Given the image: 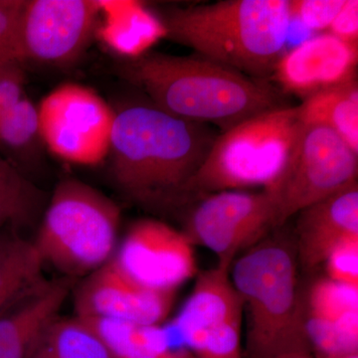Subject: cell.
Masks as SVG:
<instances>
[{
  "mask_svg": "<svg viewBox=\"0 0 358 358\" xmlns=\"http://www.w3.org/2000/svg\"><path fill=\"white\" fill-rule=\"evenodd\" d=\"M324 264L329 279L358 288V234L343 238L331 250Z\"/></svg>",
  "mask_w": 358,
  "mask_h": 358,
  "instance_id": "obj_25",
  "label": "cell"
},
{
  "mask_svg": "<svg viewBox=\"0 0 358 358\" xmlns=\"http://www.w3.org/2000/svg\"><path fill=\"white\" fill-rule=\"evenodd\" d=\"M35 199L34 188L14 167L0 179V228L24 219L32 210Z\"/></svg>",
  "mask_w": 358,
  "mask_h": 358,
  "instance_id": "obj_24",
  "label": "cell"
},
{
  "mask_svg": "<svg viewBox=\"0 0 358 358\" xmlns=\"http://www.w3.org/2000/svg\"><path fill=\"white\" fill-rule=\"evenodd\" d=\"M24 88L22 64L15 61L0 64V112L20 101Z\"/></svg>",
  "mask_w": 358,
  "mask_h": 358,
  "instance_id": "obj_28",
  "label": "cell"
},
{
  "mask_svg": "<svg viewBox=\"0 0 358 358\" xmlns=\"http://www.w3.org/2000/svg\"><path fill=\"white\" fill-rule=\"evenodd\" d=\"M93 0H25L21 17L22 61L66 65L86 50L98 28Z\"/></svg>",
  "mask_w": 358,
  "mask_h": 358,
  "instance_id": "obj_10",
  "label": "cell"
},
{
  "mask_svg": "<svg viewBox=\"0 0 358 358\" xmlns=\"http://www.w3.org/2000/svg\"><path fill=\"white\" fill-rule=\"evenodd\" d=\"M358 155L326 127L303 124L272 187L280 226L294 214L357 181Z\"/></svg>",
  "mask_w": 358,
  "mask_h": 358,
  "instance_id": "obj_7",
  "label": "cell"
},
{
  "mask_svg": "<svg viewBox=\"0 0 358 358\" xmlns=\"http://www.w3.org/2000/svg\"><path fill=\"white\" fill-rule=\"evenodd\" d=\"M299 214L296 257L305 268L319 267L343 238L358 234L357 181Z\"/></svg>",
  "mask_w": 358,
  "mask_h": 358,
  "instance_id": "obj_17",
  "label": "cell"
},
{
  "mask_svg": "<svg viewBox=\"0 0 358 358\" xmlns=\"http://www.w3.org/2000/svg\"><path fill=\"white\" fill-rule=\"evenodd\" d=\"M24 3L25 0H0V51L22 64L20 31Z\"/></svg>",
  "mask_w": 358,
  "mask_h": 358,
  "instance_id": "obj_26",
  "label": "cell"
},
{
  "mask_svg": "<svg viewBox=\"0 0 358 358\" xmlns=\"http://www.w3.org/2000/svg\"><path fill=\"white\" fill-rule=\"evenodd\" d=\"M37 110L40 138L52 154L80 166H96L109 155L115 112L93 90L61 85Z\"/></svg>",
  "mask_w": 358,
  "mask_h": 358,
  "instance_id": "obj_8",
  "label": "cell"
},
{
  "mask_svg": "<svg viewBox=\"0 0 358 358\" xmlns=\"http://www.w3.org/2000/svg\"><path fill=\"white\" fill-rule=\"evenodd\" d=\"M82 320L95 329L115 358H195L187 350L176 348L162 324L136 326L112 320Z\"/></svg>",
  "mask_w": 358,
  "mask_h": 358,
  "instance_id": "obj_19",
  "label": "cell"
},
{
  "mask_svg": "<svg viewBox=\"0 0 358 358\" xmlns=\"http://www.w3.org/2000/svg\"><path fill=\"white\" fill-rule=\"evenodd\" d=\"M174 294L152 291L122 274L112 259L91 273L75 296L77 317L159 326L171 313Z\"/></svg>",
  "mask_w": 358,
  "mask_h": 358,
  "instance_id": "obj_12",
  "label": "cell"
},
{
  "mask_svg": "<svg viewBox=\"0 0 358 358\" xmlns=\"http://www.w3.org/2000/svg\"><path fill=\"white\" fill-rule=\"evenodd\" d=\"M229 268L217 265L199 275L185 305L166 327L176 348L199 334L234 320H242L243 301L229 277Z\"/></svg>",
  "mask_w": 358,
  "mask_h": 358,
  "instance_id": "obj_15",
  "label": "cell"
},
{
  "mask_svg": "<svg viewBox=\"0 0 358 358\" xmlns=\"http://www.w3.org/2000/svg\"><path fill=\"white\" fill-rule=\"evenodd\" d=\"M43 264L34 242L0 237V315L43 280Z\"/></svg>",
  "mask_w": 358,
  "mask_h": 358,
  "instance_id": "obj_21",
  "label": "cell"
},
{
  "mask_svg": "<svg viewBox=\"0 0 358 358\" xmlns=\"http://www.w3.org/2000/svg\"><path fill=\"white\" fill-rule=\"evenodd\" d=\"M279 226L277 202L270 193L232 190L203 197L185 233L193 245L213 252L218 265L230 268L240 251L259 243Z\"/></svg>",
  "mask_w": 358,
  "mask_h": 358,
  "instance_id": "obj_9",
  "label": "cell"
},
{
  "mask_svg": "<svg viewBox=\"0 0 358 358\" xmlns=\"http://www.w3.org/2000/svg\"><path fill=\"white\" fill-rule=\"evenodd\" d=\"M303 124L326 127L358 155V85L357 79L320 91L296 106Z\"/></svg>",
  "mask_w": 358,
  "mask_h": 358,
  "instance_id": "obj_20",
  "label": "cell"
},
{
  "mask_svg": "<svg viewBox=\"0 0 358 358\" xmlns=\"http://www.w3.org/2000/svg\"><path fill=\"white\" fill-rule=\"evenodd\" d=\"M11 61L14 60H11V59L7 57L6 55H4V54L0 51V64H2V63L11 62ZM15 62H17V61H15ZM21 64H22V63H21Z\"/></svg>",
  "mask_w": 358,
  "mask_h": 358,
  "instance_id": "obj_33",
  "label": "cell"
},
{
  "mask_svg": "<svg viewBox=\"0 0 358 358\" xmlns=\"http://www.w3.org/2000/svg\"><path fill=\"white\" fill-rule=\"evenodd\" d=\"M301 124L296 107L254 115L217 134L193 179V200L221 192L275 185L286 166Z\"/></svg>",
  "mask_w": 358,
  "mask_h": 358,
  "instance_id": "obj_5",
  "label": "cell"
},
{
  "mask_svg": "<svg viewBox=\"0 0 358 358\" xmlns=\"http://www.w3.org/2000/svg\"><path fill=\"white\" fill-rule=\"evenodd\" d=\"M217 134L210 126L185 121L150 101L117 110L110 138L115 182L147 205L193 200L192 185Z\"/></svg>",
  "mask_w": 358,
  "mask_h": 358,
  "instance_id": "obj_1",
  "label": "cell"
},
{
  "mask_svg": "<svg viewBox=\"0 0 358 358\" xmlns=\"http://www.w3.org/2000/svg\"><path fill=\"white\" fill-rule=\"evenodd\" d=\"M122 75L157 108L227 131L267 110L289 106L281 89L201 56L145 54L129 59Z\"/></svg>",
  "mask_w": 358,
  "mask_h": 358,
  "instance_id": "obj_2",
  "label": "cell"
},
{
  "mask_svg": "<svg viewBox=\"0 0 358 358\" xmlns=\"http://www.w3.org/2000/svg\"><path fill=\"white\" fill-rule=\"evenodd\" d=\"M70 292L68 279L42 280L0 315V358H30L58 317Z\"/></svg>",
  "mask_w": 358,
  "mask_h": 358,
  "instance_id": "obj_16",
  "label": "cell"
},
{
  "mask_svg": "<svg viewBox=\"0 0 358 358\" xmlns=\"http://www.w3.org/2000/svg\"><path fill=\"white\" fill-rule=\"evenodd\" d=\"M112 261L136 284L162 293H176L197 273L193 244L185 233L150 219L133 224Z\"/></svg>",
  "mask_w": 358,
  "mask_h": 358,
  "instance_id": "obj_11",
  "label": "cell"
},
{
  "mask_svg": "<svg viewBox=\"0 0 358 358\" xmlns=\"http://www.w3.org/2000/svg\"><path fill=\"white\" fill-rule=\"evenodd\" d=\"M346 0H291L292 20L298 18L313 30L329 29Z\"/></svg>",
  "mask_w": 358,
  "mask_h": 358,
  "instance_id": "obj_27",
  "label": "cell"
},
{
  "mask_svg": "<svg viewBox=\"0 0 358 358\" xmlns=\"http://www.w3.org/2000/svg\"><path fill=\"white\" fill-rule=\"evenodd\" d=\"M102 23L96 34L110 50L129 59L140 57L164 28L157 16L131 1H98Z\"/></svg>",
  "mask_w": 358,
  "mask_h": 358,
  "instance_id": "obj_18",
  "label": "cell"
},
{
  "mask_svg": "<svg viewBox=\"0 0 358 358\" xmlns=\"http://www.w3.org/2000/svg\"><path fill=\"white\" fill-rule=\"evenodd\" d=\"M303 303L308 343L317 358L358 352V288L320 278Z\"/></svg>",
  "mask_w": 358,
  "mask_h": 358,
  "instance_id": "obj_14",
  "label": "cell"
},
{
  "mask_svg": "<svg viewBox=\"0 0 358 358\" xmlns=\"http://www.w3.org/2000/svg\"><path fill=\"white\" fill-rule=\"evenodd\" d=\"M331 34L348 43L357 45L358 39V1L346 0L329 28Z\"/></svg>",
  "mask_w": 358,
  "mask_h": 358,
  "instance_id": "obj_29",
  "label": "cell"
},
{
  "mask_svg": "<svg viewBox=\"0 0 358 358\" xmlns=\"http://www.w3.org/2000/svg\"><path fill=\"white\" fill-rule=\"evenodd\" d=\"M30 358H115L103 339L80 317H57Z\"/></svg>",
  "mask_w": 358,
  "mask_h": 358,
  "instance_id": "obj_22",
  "label": "cell"
},
{
  "mask_svg": "<svg viewBox=\"0 0 358 358\" xmlns=\"http://www.w3.org/2000/svg\"><path fill=\"white\" fill-rule=\"evenodd\" d=\"M296 260L288 242L270 238L254 245L235 263L231 281L248 313L249 358L313 353Z\"/></svg>",
  "mask_w": 358,
  "mask_h": 358,
  "instance_id": "obj_4",
  "label": "cell"
},
{
  "mask_svg": "<svg viewBox=\"0 0 358 358\" xmlns=\"http://www.w3.org/2000/svg\"><path fill=\"white\" fill-rule=\"evenodd\" d=\"M14 169L13 164H11L6 159H4L0 154V179L7 176Z\"/></svg>",
  "mask_w": 358,
  "mask_h": 358,
  "instance_id": "obj_30",
  "label": "cell"
},
{
  "mask_svg": "<svg viewBox=\"0 0 358 358\" xmlns=\"http://www.w3.org/2000/svg\"><path fill=\"white\" fill-rule=\"evenodd\" d=\"M270 358H315L313 357V353L303 352H288L282 353V355H275V357Z\"/></svg>",
  "mask_w": 358,
  "mask_h": 358,
  "instance_id": "obj_31",
  "label": "cell"
},
{
  "mask_svg": "<svg viewBox=\"0 0 358 358\" xmlns=\"http://www.w3.org/2000/svg\"><path fill=\"white\" fill-rule=\"evenodd\" d=\"M40 138L38 110L23 96L0 112V150L20 154Z\"/></svg>",
  "mask_w": 358,
  "mask_h": 358,
  "instance_id": "obj_23",
  "label": "cell"
},
{
  "mask_svg": "<svg viewBox=\"0 0 358 358\" xmlns=\"http://www.w3.org/2000/svg\"><path fill=\"white\" fill-rule=\"evenodd\" d=\"M159 20L164 37L254 79L270 81L284 55L289 0H220L174 7Z\"/></svg>",
  "mask_w": 358,
  "mask_h": 358,
  "instance_id": "obj_3",
  "label": "cell"
},
{
  "mask_svg": "<svg viewBox=\"0 0 358 358\" xmlns=\"http://www.w3.org/2000/svg\"><path fill=\"white\" fill-rule=\"evenodd\" d=\"M357 45L329 34L303 42L280 59L270 82L305 100L357 79Z\"/></svg>",
  "mask_w": 358,
  "mask_h": 358,
  "instance_id": "obj_13",
  "label": "cell"
},
{
  "mask_svg": "<svg viewBox=\"0 0 358 358\" xmlns=\"http://www.w3.org/2000/svg\"><path fill=\"white\" fill-rule=\"evenodd\" d=\"M322 358H358V352L341 353V355H329Z\"/></svg>",
  "mask_w": 358,
  "mask_h": 358,
  "instance_id": "obj_32",
  "label": "cell"
},
{
  "mask_svg": "<svg viewBox=\"0 0 358 358\" xmlns=\"http://www.w3.org/2000/svg\"><path fill=\"white\" fill-rule=\"evenodd\" d=\"M119 207L77 179L61 181L34 242L43 262L69 275L91 274L114 257Z\"/></svg>",
  "mask_w": 358,
  "mask_h": 358,
  "instance_id": "obj_6",
  "label": "cell"
}]
</instances>
